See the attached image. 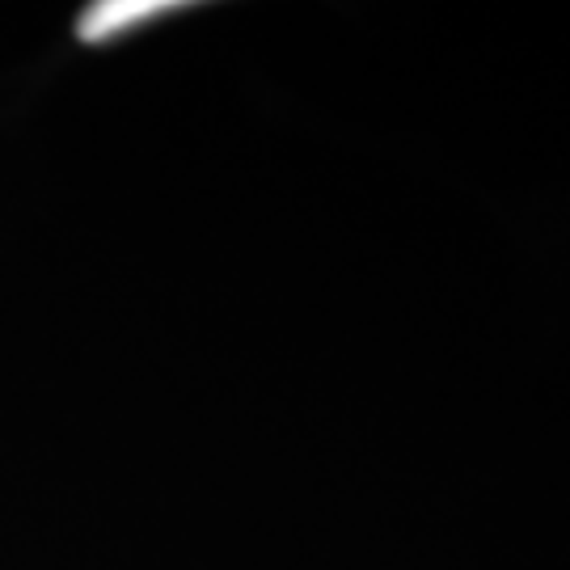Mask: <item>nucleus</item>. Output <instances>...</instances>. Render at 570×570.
I'll list each match as a JSON object with an SVG mask.
<instances>
[{
	"label": "nucleus",
	"mask_w": 570,
	"mask_h": 570,
	"mask_svg": "<svg viewBox=\"0 0 570 570\" xmlns=\"http://www.w3.org/2000/svg\"><path fill=\"white\" fill-rule=\"evenodd\" d=\"M169 9H178V4L174 0H115V4H94L81 21V39L89 42L110 39V35H119L127 26H140L153 13H169Z\"/></svg>",
	"instance_id": "f257e3e1"
}]
</instances>
